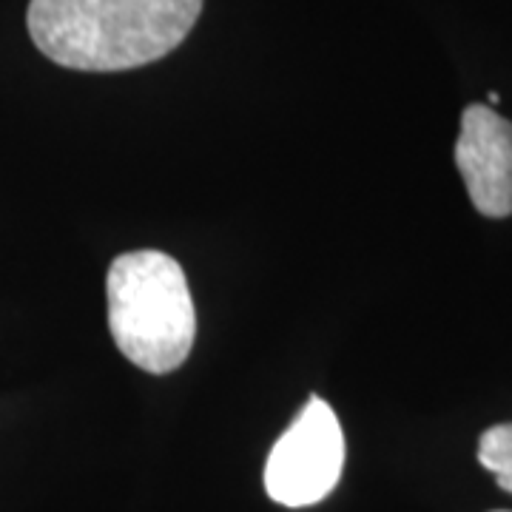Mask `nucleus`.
<instances>
[{
	"label": "nucleus",
	"instance_id": "nucleus-1",
	"mask_svg": "<svg viewBox=\"0 0 512 512\" xmlns=\"http://www.w3.org/2000/svg\"><path fill=\"white\" fill-rule=\"evenodd\" d=\"M202 0H32L26 26L52 63L74 72H128L171 55Z\"/></svg>",
	"mask_w": 512,
	"mask_h": 512
},
{
	"label": "nucleus",
	"instance_id": "nucleus-2",
	"mask_svg": "<svg viewBox=\"0 0 512 512\" xmlns=\"http://www.w3.org/2000/svg\"><path fill=\"white\" fill-rule=\"evenodd\" d=\"M109 330L117 350L151 376L183 365L194 348L197 313L180 262L163 251H131L106 276Z\"/></svg>",
	"mask_w": 512,
	"mask_h": 512
},
{
	"label": "nucleus",
	"instance_id": "nucleus-3",
	"mask_svg": "<svg viewBox=\"0 0 512 512\" xmlns=\"http://www.w3.org/2000/svg\"><path fill=\"white\" fill-rule=\"evenodd\" d=\"M345 467V433L328 402L311 396L276 441L265 464V490L282 507H311L333 493Z\"/></svg>",
	"mask_w": 512,
	"mask_h": 512
},
{
	"label": "nucleus",
	"instance_id": "nucleus-4",
	"mask_svg": "<svg viewBox=\"0 0 512 512\" xmlns=\"http://www.w3.org/2000/svg\"><path fill=\"white\" fill-rule=\"evenodd\" d=\"M456 165L467 194L484 217L512 214V123L490 106L473 103L461 114Z\"/></svg>",
	"mask_w": 512,
	"mask_h": 512
},
{
	"label": "nucleus",
	"instance_id": "nucleus-5",
	"mask_svg": "<svg viewBox=\"0 0 512 512\" xmlns=\"http://www.w3.org/2000/svg\"><path fill=\"white\" fill-rule=\"evenodd\" d=\"M478 461L490 470L501 490L512 493V424H495L478 441Z\"/></svg>",
	"mask_w": 512,
	"mask_h": 512
},
{
	"label": "nucleus",
	"instance_id": "nucleus-6",
	"mask_svg": "<svg viewBox=\"0 0 512 512\" xmlns=\"http://www.w3.org/2000/svg\"><path fill=\"white\" fill-rule=\"evenodd\" d=\"M498 512H507V510H498Z\"/></svg>",
	"mask_w": 512,
	"mask_h": 512
}]
</instances>
